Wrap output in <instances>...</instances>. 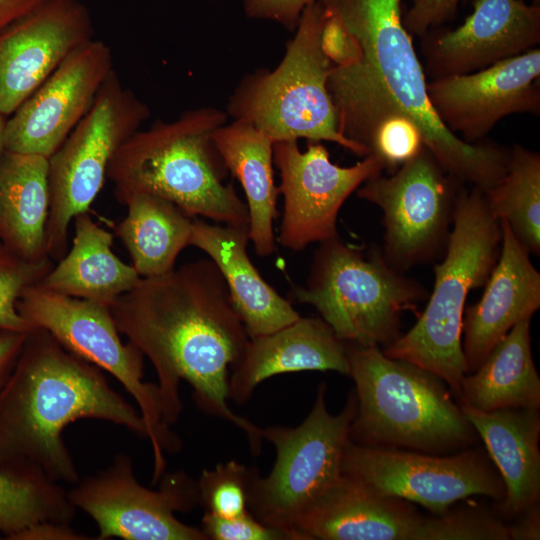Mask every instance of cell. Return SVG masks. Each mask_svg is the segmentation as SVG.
Listing matches in <instances>:
<instances>
[{"label": "cell", "mask_w": 540, "mask_h": 540, "mask_svg": "<svg viewBox=\"0 0 540 540\" xmlns=\"http://www.w3.org/2000/svg\"><path fill=\"white\" fill-rule=\"evenodd\" d=\"M257 472L256 467L234 460L203 470L196 481L198 504L222 518L248 513L249 489Z\"/></svg>", "instance_id": "cell-32"}, {"label": "cell", "mask_w": 540, "mask_h": 540, "mask_svg": "<svg viewBox=\"0 0 540 540\" xmlns=\"http://www.w3.org/2000/svg\"><path fill=\"white\" fill-rule=\"evenodd\" d=\"M492 215L505 221L519 243L540 254V155L516 144L503 178L483 191Z\"/></svg>", "instance_id": "cell-31"}, {"label": "cell", "mask_w": 540, "mask_h": 540, "mask_svg": "<svg viewBox=\"0 0 540 540\" xmlns=\"http://www.w3.org/2000/svg\"><path fill=\"white\" fill-rule=\"evenodd\" d=\"M461 382L462 404L490 412L539 409L540 379L531 353L530 319L517 323Z\"/></svg>", "instance_id": "cell-28"}, {"label": "cell", "mask_w": 540, "mask_h": 540, "mask_svg": "<svg viewBox=\"0 0 540 540\" xmlns=\"http://www.w3.org/2000/svg\"><path fill=\"white\" fill-rule=\"evenodd\" d=\"M86 418L148 436L141 414L110 386L102 369L34 327L0 389V469L37 468L75 485L80 476L62 433Z\"/></svg>", "instance_id": "cell-2"}, {"label": "cell", "mask_w": 540, "mask_h": 540, "mask_svg": "<svg viewBox=\"0 0 540 540\" xmlns=\"http://www.w3.org/2000/svg\"><path fill=\"white\" fill-rule=\"evenodd\" d=\"M120 334L147 357L157 375L162 420L181 415V380L197 407L241 429L253 455L262 429L228 406V374L242 360L249 337L216 264L200 259L155 277L141 278L111 306Z\"/></svg>", "instance_id": "cell-1"}, {"label": "cell", "mask_w": 540, "mask_h": 540, "mask_svg": "<svg viewBox=\"0 0 540 540\" xmlns=\"http://www.w3.org/2000/svg\"><path fill=\"white\" fill-rule=\"evenodd\" d=\"M249 229L193 219L189 246L205 252L221 272L249 338L277 331L301 316L260 275L247 245Z\"/></svg>", "instance_id": "cell-23"}, {"label": "cell", "mask_w": 540, "mask_h": 540, "mask_svg": "<svg viewBox=\"0 0 540 540\" xmlns=\"http://www.w3.org/2000/svg\"><path fill=\"white\" fill-rule=\"evenodd\" d=\"M150 109L113 70L86 115L49 157L47 252L59 261L68 251L69 225L89 210L107 179L118 148L149 117Z\"/></svg>", "instance_id": "cell-11"}, {"label": "cell", "mask_w": 540, "mask_h": 540, "mask_svg": "<svg viewBox=\"0 0 540 540\" xmlns=\"http://www.w3.org/2000/svg\"><path fill=\"white\" fill-rule=\"evenodd\" d=\"M423 36L426 75L437 79L472 73L537 47L540 5L474 0L473 12L456 29Z\"/></svg>", "instance_id": "cell-19"}, {"label": "cell", "mask_w": 540, "mask_h": 540, "mask_svg": "<svg viewBox=\"0 0 540 540\" xmlns=\"http://www.w3.org/2000/svg\"><path fill=\"white\" fill-rule=\"evenodd\" d=\"M227 113L213 107L184 111L176 120L157 121L132 134L114 154L107 179L115 198L139 193L169 200L192 218L249 229V213L233 184L212 134Z\"/></svg>", "instance_id": "cell-4"}, {"label": "cell", "mask_w": 540, "mask_h": 540, "mask_svg": "<svg viewBox=\"0 0 540 540\" xmlns=\"http://www.w3.org/2000/svg\"><path fill=\"white\" fill-rule=\"evenodd\" d=\"M327 11L321 0L302 11L295 36L280 64L243 78L227 104V115L243 120L273 143L306 138L330 141L365 157L367 150L339 131L327 83L333 64L321 48Z\"/></svg>", "instance_id": "cell-7"}, {"label": "cell", "mask_w": 540, "mask_h": 540, "mask_svg": "<svg viewBox=\"0 0 540 540\" xmlns=\"http://www.w3.org/2000/svg\"><path fill=\"white\" fill-rule=\"evenodd\" d=\"M326 385L319 386L316 401L297 427L269 426L263 439L276 451L267 476L255 475L248 496L249 512L260 522L288 532L297 518L341 475L342 461L350 440V426L357 410L354 390L338 414H331L325 401Z\"/></svg>", "instance_id": "cell-10"}, {"label": "cell", "mask_w": 540, "mask_h": 540, "mask_svg": "<svg viewBox=\"0 0 540 540\" xmlns=\"http://www.w3.org/2000/svg\"><path fill=\"white\" fill-rule=\"evenodd\" d=\"M126 217L115 228L132 266L142 278L175 268L180 252L189 246L193 219L173 202L139 193L127 197Z\"/></svg>", "instance_id": "cell-29"}, {"label": "cell", "mask_w": 540, "mask_h": 540, "mask_svg": "<svg viewBox=\"0 0 540 540\" xmlns=\"http://www.w3.org/2000/svg\"><path fill=\"white\" fill-rule=\"evenodd\" d=\"M463 185L424 146L394 173H381L357 189L360 199L382 211L381 250L394 269L405 273L442 258Z\"/></svg>", "instance_id": "cell-12"}, {"label": "cell", "mask_w": 540, "mask_h": 540, "mask_svg": "<svg viewBox=\"0 0 540 540\" xmlns=\"http://www.w3.org/2000/svg\"><path fill=\"white\" fill-rule=\"evenodd\" d=\"M522 519L508 526L509 538L513 540H535L540 538V513L538 504L530 507Z\"/></svg>", "instance_id": "cell-40"}, {"label": "cell", "mask_w": 540, "mask_h": 540, "mask_svg": "<svg viewBox=\"0 0 540 540\" xmlns=\"http://www.w3.org/2000/svg\"><path fill=\"white\" fill-rule=\"evenodd\" d=\"M94 39L80 0H48L0 33V113L9 117L75 50Z\"/></svg>", "instance_id": "cell-18"}, {"label": "cell", "mask_w": 540, "mask_h": 540, "mask_svg": "<svg viewBox=\"0 0 540 540\" xmlns=\"http://www.w3.org/2000/svg\"><path fill=\"white\" fill-rule=\"evenodd\" d=\"M501 248L481 299L464 310L462 352L466 373L478 368L491 350L520 321L540 308V273L530 253L505 221H500Z\"/></svg>", "instance_id": "cell-21"}, {"label": "cell", "mask_w": 540, "mask_h": 540, "mask_svg": "<svg viewBox=\"0 0 540 540\" xmlns=\"http://www.w3.org/2000/svg\"><path fill=\"white\" fill-rule=\"evenodd\" d=\"M48 0H0V33L30 15Z\"/></svg>", "instance_id": "cell-39"}, {"label": "cell", "mask_w": 540, "mask_h": 540, "mask_svg": "<svg viewBox=\"0 0 540 540\" xmlns=\"http://www.w3.org/2000/svg\"><path fill=\"white\" fill-rule=\"evenodd\" d=\"M501 248L500 221L483 191L462 187L442 260L434 265V286L414 326L384 347L383 353L426 369L459 397L466 375L462 320L469 292L485 285Z\"/></svg>", "instance_id": "cell-5"}, {"label": "cell", "mask_w": 540, "mask_h": 540, "mask_svg": "<svg viewBox=\"0 0 540 540\" xmlns=\"http://www.w3.org/2000/svg\"><path fill=\"white\" fill-rule=\"evenodd\" d=\"M540 49L487 68L427 82L429 102L442 124L468 143L481 141L504 117L540 114Z\"/></svg>", "instance_id": "cell-17"}, {"label": "cell", "mask_w": 540, "mask_h": 540, "mask_svg": "<svg viewBox=\"0 0 540 540\" xmlns=\"http://www.w3.org/2000/svg\"><path fill=\"white\" fill-rule=\"evenodd\" d=\"M162 477L158 490L144 487L131 457L117 454L106 469L79 480L67 493L74 507L95 521L99 540H207L200 528L175 516L198 504L196 481L184 471Z\"/></svg>", "instance_id": "cell-13"}, {"label": "cell", "mask_w": 540, "mask_h": 540, "mask_svg": "<svg viewBox=\"0 0 540 540\" xmlns=\"http://www.w3.org/2000/svg\"><path fill=\"white\" fill-rule=\"evenodd\" d=\"M74 237L67 253L40 280V286L110 307L137 286L141 276L112 251L114 236L88 211L73 219Z\"/></svg>", "instance_id": "cell-26"}, {"label": "cell", "mask_w": 540, "mask_h": 540, "mask_svg": "<svg viewBox=\"0 0 540 540\" xmlns=\"http://www.w3.org/2000/svg\"><path fill=\"white\" fill-rule=\"evenodd\" d=\"M273 162L284 199L278 242L292 251L338 237L337 217L346 199L383 171L371 155L350 167L334 164L326 147L315 141L304 152L297 140L275 142Z\"/></svg>", "instance_id": "cell-15"}, {"label": "cell", "mask_w": 540, "mask_h": 540, "mask_svg": "<svg viewBox=\"0 0 540 540\" xmlns=\"http://www.w3.org/2000/svg\"><path fill=\"white\" fill-rule=\"evenodd\" d=\"M466 0H412L402 15L403 25L411 35L423 36L432 28L451 21L460 3Z\"/></svg>", "instance_id": "cell-35"}, {"label": "cell", "mask_w": 540, "mask_h": 540, "mask_svg": "<svg viewBox=\"0 0 540 540\" xmlns=\"http://www.w3.org/2000/svg\"><path fill=\"white\" fill-rule=\"evenodd\" d=\"M431 517L343 474L295 521L297 540H429Z\"/></svg>", "instance_id": "cell-20"}, {"label": "cell", "mask_w": 540, "mask_h": 540, "mask_svg": "<svg viewBox=\"0 0 540 540\" xmlns=\"http://www.w3.org/2000/svg\"><path fill=\"white\" fill-rule=\"evenodd\" d=\"M212 137L228 171L245 192L249 238L256 254L272 255L276 248L273 221L280 194L273 175V141L243 120L223 124Z\"/></svg>", "instance_id": "cell-27"}, {"label": "cell", "mask_w": 540, "mask_h": 540, "mask_svg": "<svg viewBox=\"0 0 540 540\" xmlns=\"http://www.w3.org/2000/svg\"><path fill=\"white\" fill-rule=\"evenodd\" d=\"M342 473L379 493L422 505L436 515L458 500L483 495L501 501L503 481L477 451L432 456L392 447L346 445Z\"/></svg>", "instance_id": "cell-14"}, {"label": "cell", "mask_w": 540, "mask_h": 540, "mask_svg": "<svg viewBox=\"0 0 540 540\" xmlns=\"http://www.w3.org/2000/svg\"><path fill=\"white\" fill-rule=\"evenodd\" d=\"M87 537L75 531L70 523L40 522L16 534L12 540H87Z\"/></svg>", "instance_id": "cell-37"}, {"label": "cell", "mask_w": 540, "mask_h": 540, "mask_svg": "<svg viewBox=\"0 0 540 540\" xmlns=\"http://www.w3.org/2000/svg\"><path fill=\"white\" fill-rule=\"evenodd\" d=\"M329 370L348 376L347 343L322 318L300 317L277 331L249 338L228 378V399L245 403L261 382L275 375Z\"/></svg>", "instance_id": "cell-22"}, {"label": "cell", "mask_w": 540, "mask_h": 540, "mask_svg": "<svg viewBox=\"0 0 540 540\" xmlns=\"http://www.w3.org/2000/svg\"><path fill=\"white\" fill-rule=\"evenodd\" d=\"M315 0H243L249 18L279 23L287 30H295L303 9Z\"/></svg>", "instance_id": "cell-36"}, {"label": "cell", "mask_w": 540, "mask_h": 540, "mask_svg": "<svg viewBox=\"0 0 540 540\" xmlns=\"http://www.w3.org/2000/svg\"><path fill=\"white\" fill-rule=\"evenodd\" d=\"M346 343L357 400L350 441L440 452L473 440V427L441 378L379 346Z\"/></svg>", "instance_id": "cell-6"}, {"label": "cell", "mask_w": 540, "mask_h": 540, "mask_svg": "<svg viewBox=\"0 0 540 540\" xmlns=\"http://www.w3.org/2000/svg\"><path fill=\"white\" fill-rule=\"evenodd\" d=\"M49 158L5 150L0 157V241L28 262L50 258Z\"/></svg>", "instance_id": "cell-25"}, {"label": "cell", "mask_w": 540, "mask_h": 540, "mask_svg": "<svg viewBox=\"0 0 540 540\" xmlns=\"http://www.w3.org/2000/svg\"><path fill=\"white\" fill-rule=\"evenodd\" d=\"M54 262H28L8 249L0 241V329L29 332L34 327L17 310L23 290L37 284L51 270Z\"/></svg>", "instance_id": "cell-33"}, {"label": "cell", "mask_w": 540, "mask_h": 540, "mask_svg": "<svg viewBox=\"0 0 540 540\" xmlns=\"http://www.w3.org/2000/svg\"><path fill=\"white\" fill-rule=\"evenodd\" d=\"M200 529L207 540H293L288 532L260 522L250 512L234 518L204 512Z\"/></svg>", "instance_id": "cell-34"}, {"label": "cell", "mask_w": 540, "mask_h": 540, "mask_svg": "<svg viewBox=\"0 0 540 540\" xmlns=\"http://www.w3.org/2000/svg\"><path fill=\"white\" fill-rule=\"evenodd\" d=\"M7 118L0 113V157L4 151V128Z\"/></svg>", "instance_id": "cell-41"}, {"label": "cell", "mask_w": 540, "mask_h": 540, "mask_svg": "<svg viewBox=\"0 0 540 540\" xmlns=\"http://www.w3.org/2000/svg\"><path fill=\"white\" fill-rule=\"evenodd\" d=\"M19 314L48 331L65 349L115 377L134 398L146 424L153 452L152 483L166 470L165 453L181 449L178 436L162 420L157 384L143 381L144 355L121 340L110 307L40 286L26 287L17 301Z\"/></svg>", "instance_id": "cell-9"}, {"label": "cell", "mask_w": 540, "mask_h": 540, "mask_svg": "<svg viewBox=\"0 0 540 540\" xmlns=\"http://www.w3.org/2000/svg\"><path fill=\"white\" fill-rule=\"evenodd\" d=\"M27 333L0 329V389L16 364Z\"/></svg>", "instance_id": "cell-38"}, {"label": "cell", "mask_w": 540, "mask_h": 540, "mask_svg": "<svg viewBox=\"0 0 540 540\" xmlns=\"http://www.w3.org/2000/svg\"><path fill=\"white\" fill-rule=\"evenodd\" d=\"M461 410L497 466L505 488L501 508L520 515L540 498V415L538 409L490 412L462 404Z\"/></svg>", "instance_id": "cell-24"}, {"label": "cell", "mask_w": 540, "mask_h": 540, "mask_svg": "<svg viewBox=\"0 0 540 540\" xmlns=\"http://www.w3.org/2000/svg\"><path fill=\"white\" fill-rule=\"evenodd\" d=\"M77 509L67 490L32 467L0 469V539L46 521L70 523Z\"/></svg>", "instance_id": "cell-30"}, {"label": "cell", "mask_w": 540, "mask_h": 540, "mask_svg": "<svg viewBox=\"0 0 540 540\" xmlns=\"http://www.w3.org/2000/svg\"><path fill=\"white\" fill-rule=\"evenodd\" d=\"M355 39L360 57L347 67L370 78L419 127L424 146L461 183L485 191L505 175L509 150L494 142L468 143L434 112L427 81L402 20V0H321Z\"/></svg>", "instance_id": "cell-3"}, {"label": "cell", "mask_w": 540, "mask_h": 540, "mask_svg": "<svg viewBox=\"0 0 540 540\" xmlns=\"http://www.w3.org/2000/svg\"><path fill=\"white\" fill-rule=\"evenodd\" d=\"M319 244L305 286H293L291 295L312 305L341 340L389 345L403 313L415 310L427 289L394 269L377 246L364 250L339 236Z\"/></svg>", "instance_id": "cell-8"}, {"label": "cell", "mask_w": 540, "mask_h": 540, "mask_svg": "<svg viewBox=\"0 0 540 540\" xmlns=\"http://www.w3.org/2000/svg\"><path fill=\"white\" fill-rule=\"evenodd\" d=\"M113 70L108 44L93 39L79 47L7 118L4 149L49 158L89 111Z\"/></svg>", "instance_id": "cell-16"}]
</instances>
